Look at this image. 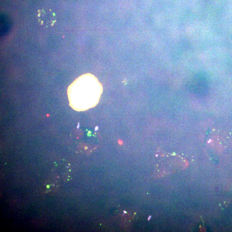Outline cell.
<instances>
[{
    "label": "cell",
    "mask_w": 232,
    "mask_h": 232,
    "mask_svg": "<svg viewBox=\"0 0 232 232\" xmlns=\"http://www.w3.org/2000/svg\"><path fill=\"white\" fill-rule=\"evenodd\" d=\"M102 92V84L96 77L91 73L84 74L68 87L69 105L77 111L93 108L99 102Z\"/></svg>",
    "instance_id": "obj_1"
},
{
    "label": "cell",
    "mask_w": 232,
    "mask_h": 232,
    "mask_svg": "<svg viewBox=\"0 0 232 232\" xmlns=\"http://www.w3.org/2000/svg\"><path fill=\"white\" fill-rule=\"evenodd\" d=\"M49 187H50V186H49V185H47V186H46V188H48V189L49 188Z\"/></svg>",
    "instance_id": "obj_2"
},
{
    "label": "cell",
    "mask_w": 232,
    "mask_h": 232,
    "mask_svg": "<svg viewBox=\"0 0 232 232\" xmlns=\"http://www.w3.org/2000/svg\"><path fill=\"white\" fill-rule=\"evenodd\" d=\"M124 213H126V212H125V211H124Z\"/></svg>",
    "instance_id": "obj_3"
}]
</instances>
